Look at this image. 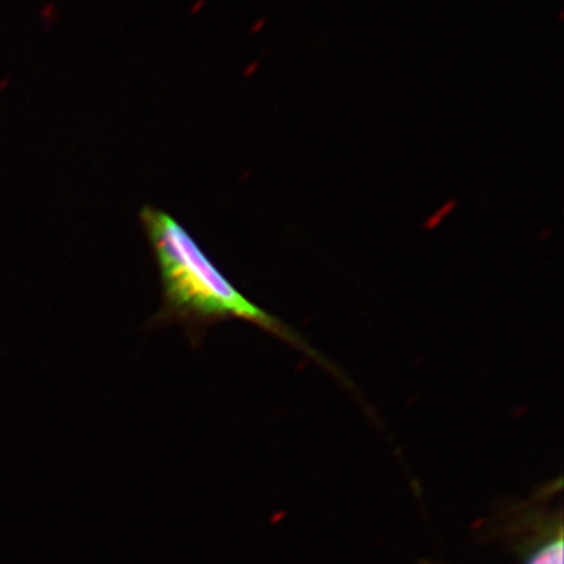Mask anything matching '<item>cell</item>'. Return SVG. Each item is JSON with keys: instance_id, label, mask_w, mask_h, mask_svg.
I'll list each match as a JSON object with an SVG mask.
<instances>
[{"instance_id": "1", "label": "cell", "mask_w": 564, "mask_h": 564, "mask_svg": "<svg viewBox=\"0 0 564 564\" xmlns=\"http://www.w3.org/2000/svg\"><path fill=\"white\" fill-rule=\"evenodd\" d=\"M140 223L162 281V310L151 325L177 323L196 337L210 323L236 318L250 322L318 358L280 318L247 299L169 212L144 206Z\"/></svg>"}, {"instance_id": "2", "label": "cell", "mask_w": 564, "mask_h": 564, "mask_svg": "<svg viewBox=\"0 0 564 564\" xmlns=\"http://www.w3.org/2000/svg\"><path fill=\"white\" fill-rule=\"evenodd\" d=\"M562 518L540 530V538L527 545L522 564H563Z\"/></svg>"}]
</instances>
